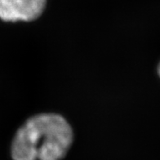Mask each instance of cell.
Wrapping results in <instances>:
<instances>
[{
  "label": "cell",
  "instance_id": "cell-2",
  "mask_svg": "<svg viewBox=\"0 0 160 160\" xmlns=\"http://www.w3.org/2000/svg\"><path fill=\"white\" fill-rule=\"evenodd\" d=\"M47 0H0V19L4 21H31L44 11Z\"/></svg>",
  "mask_w": 160,
  "mask_h": 160
},
{
  "label": "cell",
  "instance_id": "cell-3",
  "mask_svg": "<svg viewBox=\"0 0 160 160\" xmlns=\"http://www.w3.org/2000/svg\"><path fill=\"white\" fill-rule=\"evenodd\" d=\"M158 74H159V76H160V64H159V65H158Z\"/></svg>",
  "mask_w": 160,
  "mask_h": 160
},
{
  "label": "cell",
  "instance_id": "cell-1",
  "mask_svg": "<svg viewBox=\"0 0 160 160\" xmlns=\"http://www.w3.org/2000/svg\"><path fill=\"white\" fill-rule=\"evenodd\" d=\"M73 130L57 114L34 115L18 129L13 138V160H61L73 142Z\"/></svg>",
  "mask_w": 160,
  "mask_h": 160
}]
</instances>
